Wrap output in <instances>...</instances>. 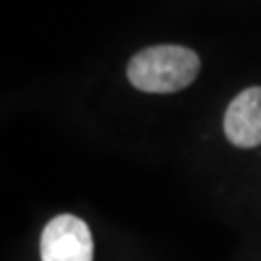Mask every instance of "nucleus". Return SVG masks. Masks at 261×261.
Returning a JSON list of instances; mask_svg holds the SVG:
<instances>
[{
  "mask_svg": "<svg viewBox=\"0 0 261 261\" xmlns=\"http://www.w3.org/2000/svg\"><path fill=\"white\" fill-rule=\"evenodd\" d=\"M200 72V59L192 48L161 44L137 53L128 61L130 85L148 94H174L192 85Z\"/></svg>",
  "mask_w": 261,
  "mask_h": 261,
  "instance_id": "1",
  "label": "nucleus"
},
{
  "mask_svg": "<svg viewBox=\"0 0 261 261\" xmlns=\"http://www.w3.org/2000/svg\"><path fill=\"white\" fill-rule=\"evenodd\" d=\"M42 261H94L89 226L72 214H61L44 226L39 240Z\"/></svg>",
  "mask_w": 261,
  "mask_h": 261,
  "instance_id": "2",
  "label": "nucleus"
},
{
  "mask_svg": "<svg viewBox=\"0 0 261 261\" xmlns=\"http://www.w3.org/2000/svg\"><path fill=\"white\" fill-rule=\"evenodd\" d=\"M224 135L238 148L261 146V87L252 85L238 94L224 113Z\"/></svg>",
  "mask_w": 261,
  "mask_h": 261,
  "instance_id": "3",
  "label": "nucleus"
}]
</instances>
